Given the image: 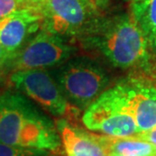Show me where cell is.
I'll list each match as a JSON object with an SVG mask.
<instances>
[{"label":"cell","instance_id":"obj_1","mask_svg":"<svg viewBox=\"0 0 156 156\" xmlns=\"http://www.w3.org/2000/svg\"><path fill=\"white\" fill-rule=\"evenodd\" d=\"M81 41L101 54L115 68L156 75V59L131 13L101 15Z\"/></svg>","mask_w":156,"mask_h":156},{"label":"cell","instance_id":"obj_2","mask_svg":"<svg viewBox=\"0 0 156 156\" xmlns=\"http://www.w3.org/2000/svg\"><path fill=\"white\" fill-rule=\"evenodd\" d=\"M0 143L14 147L56 151L61 146L57 127L20 91L0 95Z\"/></svg>","mask_w":156,"mask_h":156},{"label":"cell","instance_id":"obj_3","mask_svg":"<svg viewBox=\"0 0 156 156\" xmlns=\"http://www.w3.org/2000/svg\"><path fill=\"white\" fill-rule=\"evenodd\" d=\"M52 75L67 101L79 111H85L111 82L105 67L89 57L70 58L52 71Z\"/></svg>","mask_w":156,"mask_h":156},{"label":"cell","instance_id":"obj_4","mask_svg":"<svg viewBox=\"0 0 156 156\" xmlns=\"http://www.w3.org/2000/svg\"><path fill=\"white\" fill-rule=\"evenodd\" d=\"M42 29L61 38H84L101 10L92 0H42Z\"/></svg>","mask_w":156,"mask_h":156},{"label":"cell","instance_id":"obj_5","mask_svg":"<svg viewBox=\"0 0 156 156\" xmlns=\"http://www.w3.org/2000/svg\"><path fill=\"white\" fill-rule=\"evenodd\" d=\"M82 123L90 131L111 137H132L140 134L118 84L108 88L84 111Z\"/></svg>","mask_w":156,"mask_h":156},{"label":"cell","instance_id":"obj_6","mask_svg":"<svg viewBox=\"0 0 156 156\" xmlns=\"http://www.w3.org/2000/svg\"><path fill=\"white\" fill-rule=\"evenodd\" d=\"M10 81L20 93L52 116L69 121L81 112L70 105L54 76L46 69L16 70L10 76Z\"/></svg>","mask_w":156,"mask_h":156},{"label":"cell","instance_id":"obj_7","mask_svg":"<svg viewBox=\"0 0 156 156\" xmlns=\"http://www.w3.org/2000/svg\"><path fill=\"white\" fill-rule=\"evenodd\" d=\"M74 48L66 39L41 29L11 59L14 71L58 67L69 60Z\"/></svg>","mask_w":156,"mask_h":156},{"label":"cell","instance_id":"obj_8","mask_svg":"<svg viewBox=\"0 0 156 156\" xmlns=\"http://www.w3.org/2000/svg\"><path fill=\"white\" fill-rule=\"evenodd\" d=\"M140 133L156 127V86L147 77H128L117 83Z\"/></svg>","mask_w":156,"mask_h":156},{"label":"cell","instance_id":"obj_9","mask_svg":"<svg viewBox=\"0 0 156 156\" xmlns=\"http://www.w3.org/2000/svg\"><path fill=\"white\" fill-rule=\"evenodd\" d=\"M42 21L40 4L0 20V43L9 56V61L23 48L27 37L42 29Z\"/></svg>","mask_w":156,"mask_h":156},{"label":"cell","instance_id":"obj_10","mask_svg":"<svg viewBox=\"0 0 156 156\" xmlns=\"http://www.w3.org/2000/svg\"><path fill=\"white\" fill-rule=\"evenodd\" d=\"M56 127L67 156H108L101 135L73 126L65 119H60Z\"/></svg>","mask_w":156,"mask_h":156},{"label":"cell","instance_id":"obj_11","mask_svg":"<svg viewBox=\"0 0 156 156\" xmlns=\"http://www.w3.org/2000/svg\"><path fill=\"white\" fill-rule=\"evenodd\" d=\"M130 13L144 34L152 55L156 59V0L131 2Z\"/></svg>","mask_w":156,"mask_h":156},{"label":"cell","instance_id":"obj_12","mask_svg":"<svg viewBox=\"0 0 156 156\" xmlns=\"http://www.w3.org/2000/svg\"><path fill=\"white\" fill-rule=\"evenodd\" d=\"M101 140L108 154L116 153L125 156H156V148L149 142L137 136L111 137L101 135Z\"/></svg>","mask_w":156,"mask_h":156},{"label":"cell","instance_id":"obj_13","mask_svg":"<svg viewBox=\"0 0 156 156\" xmlns=\"http://www.w3.org/2000/svg\"><path fill=\"white\" fill-rule=\"evenodd\" d=\"M35 5H37V3L29 2L26 0H0V20L9 16L14 12L33 7Z\"/></svg>","mask_w":156,"mask_h":156},{"label":"cell","instance_id":"obj_14","mask_svg":"<svg viewBox=\"0 0 156 156\" xmlns=\"http://www.w3.org/2000/svg\"><path fill=\"white\" fill-rule=\"evenodd\" d=\"M50 152L38 149L14 147L0 143V156H49Z\"/></svg>","mask_w":156,"mask_h":156},{"label":"cell","instance_id":"obj_15","mask_svg":"<svg viewBox=\"0 0 156 156\" xmlns=\"http://www.w3.org/2000/svg\"><path fill=\"white\" fill-rule=\"evenodd\" d=\"M137 137L141 138L145 141L149 142L150 144H152L156 148V127L152 128V129L146 131V132L140 133L137 135Z\"/></svg>","mask_w":156,"mask_h":156},{"label":"cell","instance_id":"obj_16","mask_svg":"<svg viewBox=\"0 0 156 156\" xmlns=\"http://www.w3.org/2000/svg\"><path fill=\"white\" fill-rule=\"evenodd\" d=\"M9 62V56L7 53L5 52L4 48L2 47L1 43H0V71L2 70V68L5 66Z\"/></svg>","mask_w":156,"mask_h":156},{"label":"cell","instance_id":"obj_17","mask_svg":"<svg viewBox=\"0 0 156 156\" xmlns=\"http://www.w3.org/2000/svg\"><path fill=\"white\" fill-rule=\"evenodd\" d=\"M92 1L95 3V5L98 6L101 11L105 10V9L107 8V6L108 5V3H110V0H92Z\"/></svg>","mask_w":156,"mask_h":156},{"label":"cell","instance_id":"obj_18","mask_svg":"<svg viewBox=\"0 0 156 156\" xmlns=\"http://www.w3.org/2000/svg\"><path fill=\"white\" fill-rule=\"evenodd\" d=\"M26 1H29V2H33V3H37V4H39V3L42 2V0H26Z\"/></svg>","mask_w":156,"mask_h":156},{"label":"cell","instance_id":"obj_19","mask_svg":"<svg viewBox=\"0 0 156 156\" xmlns=\"http://www.w3.org/2000/svg\"><path fill=\"white\" fill-rule=\"evenodd\" d=\"M108 156H125V155H121V154H116V153H110Z\"/></svg>","mask_w":156,"mask_h":156},{"label":"cell","instance_id":"obj_20","mask_svg":"<svg viewBox=\"0 0 156 156\" xmlns=\"http://www.w3.org/2000/svg\"><path fill=\"white\" fill-rule=\"evenodd\" d=\"M141 1H144V0H131V2H141Z\"/></svg>","mask_w":156,"mask_h":156}]
</instances>
